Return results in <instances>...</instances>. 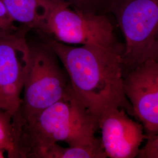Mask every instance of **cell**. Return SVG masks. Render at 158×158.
Returning a JSON list of instances; mask_svg holds the SVG:
<instances>
[{
	"instance_id": "52a82bcc",
	"label": "cell",
	"mask_w": 158,
	"mask_h": 158,
	"mask_svg": "<svg viewBox=\"0 0 158 158\" xmlns=\"http://www.w3.org/2000/svg\"><path fill=\"white\" fill-rule=\"evenodd\" d=\"M123 89L145 134H158V62L147 61L125 74Z\"/></svg>"
},
{
	"instance_id": "6da1fadb",
	"label": "cell",
	"mask_w": 158,
	"mask_h": 158,
	"mask_svg": "<svg viewBox=\"0 0 158 158\" xmlns=\"http://www.w3.org/2000/svg\"><path fill=\"white\" fill-rule=\"evenodd\" d=\"M4 137L10 158H40L58 142L69 147L101 142L97 138L98 119L74 93L27 119L12 116L5 124Z\"/></svg>"
},
{
	"instance_id": "9c48e42d",
	"label": "cell",
	"mask_w": 158,
	"mask_h": 158,
	"mask_svg": "<svg viewBox=\"0 0 158 158\" xmlns=\"http://www.w3.org/2000/svg\"><path fill=\"white\" fill-rule=\"evenodd\" d=\"M10 17L18 25L36 31L50 10V0H2Z\"/></svg>"
},
{
	"instance_id": "ba28073f",
	"label": "cell",
	"mask_w": 158,
	"mask_h": 158,
	"mask_svg": "<svg viewBox=\"0 0 158 158\" xmlns=\"http://www.w3.org/2000/svg\"><path fill=\"white\" fill-rule=\"evenodd\" d=\"M102 147L107 158L136 157L147 135L141 123L131 118L124 108H112L98 119Z\"/></svg>"
},
{
	"instance_id": "8992f818",
	"label": "cell",
	"mask_w": 158,
	"mask_h": 158,
	"mask_svg": "<svg viewBox=\"0 0 158 158\" xmlns=\"http://www.w3.org/2000/svg\"><path fill=\"white\" fill-rule=\"evenodd\" d=\"M22 26L13 34L0 36V114L5 124L20 107L21 93L28 66L27 34Z\"/></svg>"
},
{
	"instance_id": "277c9868",
	"label": "cell",
	"mask_w": 158,
	"mask_h": 158,
	"mask_svg": "<svg viewBox=\"0 0 158 158\" xmlns=\"http://www.w3.org/2000/svg\"><path fill=\"white\" fill-rule=\"evenodd\" d=\"M110 12L124 36V76L147 61L158 62V0H115Z\"/></svg>"
},
{
	"instance_id": "7a4b0ae2",
	"label": "cell",
	"mask_w": 158,
	"mask_h": 158,
	"mask_svg": "<svg viewBox=\"0 0 158 158\" xmlns=\"http://www.w3.org/2000/svg\"><path fill=\"white\" fill-rule=\"evenodd\" d=\"M36 33L56 54L75 95L97 119L115 107L124 108L133 115L123 89L121 52L98 46H72Z\"/></svg>"
},
{
	"instance_id": "3957f363",
	"label": "cell",
	"mask_w": 158,
	"mask_h": 158,
	"mask_svg": "<svg viewBox=\"0 0 158 158\" xmlns=\"http://www.w3.org/2000/svg\"><path fill=\"white\" fill-rule=\"evenodd\" d=\"M40 40L29 41L27 39L29 60L23 96L20 107L12 115L18 118H31L74 93L67 72L60 66L56 54Z\"/></svg>"
},
{
	"instance_id": "4fadbf2b",
	"label": "cell",
	"mask_w": 158,
	"mask_h": 158,
	"mask_svg": "<svg viewBox=\"0 0 158 158\" xmlns=\"http://www.w3.org/2000/svg\"><path fill=\"white\" fill-rule=\"evenodd\" d=\"M145 145L139 149L136 157L138 158H158V134L147 135Z\"/></svg>"
},
{
	"instance_id": "30bf717a",
	"label": "cell",
	"mask_w": 158,
	"mask_h": 158,
	"mask_svg": "<svg viewBox=\"0 0 158 158\" xmlns=\"http://www.w3.org/2000/svg\"><path fill=\"white\" fill-rule=\"evenodd\" d=\"M101 142L94 145L63 148L57 143L47 148L40 158H106Z\"/></svg>"
},
{
	"instance_id": "5b68a950",
	"label": "cell",
	"mask_w": 158,
	"mask_h": 158,
	"mask_svg": "<svg viewBox=\"0 0 158 158\" xmlns=\"http://www.w3.org/2000/svg\"><path fill=\"white\" fill-rule=\"evenodd\" d=\"M35 31L66 45L98 46L121 53L124 49L107 15L83 13L53 2Z\"/></svg>"
},
{
	"instance_id": "8fae6325",
	"label": "cell",
	"mask_w": 158,
	"mask_h": 158,
	"mask_svg": "<svg viewBox=\"0 0 158 158\" xmlns=\"http://www.w3.org/2000/svg\"><path fill=\"white\" fill-rule=\"evenodd\" d=\"M75 11L86 14L107 15L115 0H50Z\"/></svg>"
},
{
	"instance_id": "7c38bea8",
	"label": "cell",
	"mask_w": 158,
	"mask_h": 158,
	"mask_svg": "<svg viewBox=\"0 0 158 158\" xmlns=\"http://www.w3.org/2000/svg\"><path fill=\"white\" fill-rule=\"evenodd\" d=\"M21 27L14 22L2 0H0V36L13 34Z\"/></svg>"
}]
</instances>
